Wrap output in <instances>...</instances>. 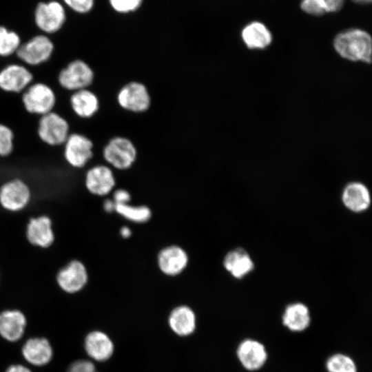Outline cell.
<instances>
[{"label": "cell", "mask_w": 372, "mask_h": 372, "mask_svg": "<svg viewBox=\"0 0 372 372\" xmlns=\"http://www.w3.org/2000/svg\"><path fill=\"white\" fill-rule=\"evenodd\" d=\"M333 45L339 55L345 59L371 62L372 41L364 30L353 29L341 32L335 37Z\"/></svg>", "instance_id": "1"}, {"label": "cell", "mask_w": 372, "mask_h": 372, "mask_svg": "<svg viewBox=\"0 0 372 372\" xmlns=\"http://www.w3.org/2000/svg\"><path fill=\"white\" fill-rule=\"evenodd\" d=\"M137 151L134 143L127 138L116 136L110 139L103 150L105 161L118 169H126L134 163Z\"/></svg>", "instance_id": "2"}, {"label": "cell", "mask_w": 372, "mask_h": 372, "mask_svg": "<svg viewBox=\"0 0 372 372\" xmlns=\"http://www.w3.org/2000/svg\"><path fill=\"white\" fill-rule=\"evenodd\" d=\"M94 72L85 61H72L59 72L58 80L65 90L78 91L87 89L94 80Z\"/></svg>", "instance_id": "3"}, {"label": "cell", "mask_w": 372, "mask_h": 372, "mask_svg": "<svg viewBox=\"0 0 372 372\" xmlns=\"http://www.w3.org/2000/svg\"><path fill=\"white\" fill-rule=\"evenodd\" d=\"M22 103L27 112L43 115L52 112L56 96L48 85L38 83L28 87L22 96Z\"/></svg>", "instance_id": "4"}, {"label": "cell", "mask_w": 372, "mask_h": 372, "mask_svg": "<svg viewBox=\"0 0 372 372\" xmlns=\"http://www.w3.org/2000/svg\"><path fill=\"white\" fill-rule=\"evenodd\" d=\"M37 132L45 143L59 145L64 143L69 136V124L63 117L52 111L41 116Z\"/></svg>", "instance_id": "5"}, {"label": "cell", "mask_w": 372, "mask_h": 372, "mask_svg": "<svg viewBox=\"0 0 372 372\" xmlns=\"http://www.w3.org/2000/svg\"><path fill=\"white\" fill-rule=\"evenodd\" d=\"M118 105L130 112L141 113L147 110L151 98L146 86L137 81L123 85L117 94Z\"/></svg>", "instance_id": "6"}, {"label": "cell", "mask_w": 372, "mask_h": 372, "mask_svg": "<svg viewBox=\"0 0 372 372\" xmlns=\"http://www.w3.org/2000/svg\"><path fill=\"white\" fill-rule=\"evenodd\" d=\"M54 45L44 35H37L20 45L16 53L19 59L30 65H37L48 61L51 56Z\"/></svg>", "instance_id": "7"}, {"label": "cell", "mask_w": 372, "mask_h": 372, "mask_svg": "<svg viewBox=\"0 0 372 372\" xmlns=\"http://www.w3.org/2000/svg\"><path fill=\"white\" fill-rule=\"evenodd\" d=\"M64 143L65 158L74 167H84L93 156V143L83 134H72Z\"/></svg>", "instance_id": "8"}, {"label": "cell", "mask_w": 372, "mask_h": 372, "mask_svg": "<svg viewBox=\"0 0 372 372\" xmlns=\"http://www.w3.org/2000/svg\"><path fill=\"white\" fill-rule=\"evenodd\" d=\"M65 20V10L62 5L56 1L40 3L35 11V22L37 26L48 33L58 31Z\"/></svg>", "instance_id": "9"}, {"label": "cell", "mask_w": 372, "mask_h": 372, "mask_svg": "<svg viewBox=\"0 0 372 372\" xmlns=\"http://www.w3.org/2000/svg\"><path fill=\"white\" fill-rule=\"evenodd\" d=\"M30 192L22 180L15 179L3 184L0 188V203L9 211H17L29 203Z\"/></svg>", "instance_id": "10"}, {"label": "cell", "mask_w": 372, "mask_h": 372, "mask_svg": "<svg viewBox=\"0 0 372 372\" xmlns=\"http://www.w3.org/2000/svg\"><path fill=\"white\" fill-rule=\"evenodd\" d=\"M87 278L85 267L78 260L71 261L59 271L56 276L59 287L70 293L81 290L86 285Z\"/></svg>", "instance_id": "11"}, {"label": "cell", "mask_w": 372, "mask_h": 372, "mask_svg": "<svg viewBox=\"0 0 372 372\" xmlns=\"http://www.w3.org/2000/svg\"><path fill=\"white\" fill-rule=\"evenodd\" d=\"M237 357L243 367L254 371L263 366L267 359L265 346L260 342L247 339L240 342L236 351Z\"/></svg>", "instance_id": "12"}, {"label": "cell", "mask_w": 372, "mask_h": 372, "mask_svg": "<svg viewBox=\"0 0 372 372\" xmlns=\"http://www.w3.org/2000/svg\"><path fill=\"white\" fill-rule=\"evenodd\" d=\"M157 261L162 273L169 276H175L185 270L189 259L183 248L177 245H171L161 250L158 254Z\"/></svg>", "instance_id": "13"}, {"label": "cell", "mask_w": 372, "mask_h": 372, "mask_svg": "<svg viewBox=\"0 0 372 372\" xmlns=\"http://www.w3.org/2000/svg\"><path fill=\"white\" fill-rule=\"evenodd\" d=\"M32 73L24 66L10 64L0 71V88L6 92L19 93L32 81Z\"/></svg>", "instance_id": "14"}, {"label": "cell", "mask_w": 372, "mask_h": 372, "mask_svg": "<svg viewBox=\"0 0 372 372\" xmlns=\"http://www.w3.org/2000/svg\"><path fill=\"white\" fill-rule=\"evenodd\" d=\"M116 184L112 170L106 165H96L90 169L85 176L87 190L96 196H105Z\"/></svg>", "instance_id": "15"}, {"label": "cell", "mask_w": 372, "mask_h": 372, "mask_svg": "<svg viewBox=\"0 0 372 372\" xmlns=\"http://www.w3.org/2000/svg\"><path fill=\"white\" fill-rule=\"evenodd\" d=\"M342 202L351 211H365L371 205V194L367 187L361 182L348 183L342 192Z\"/></svg>", "instance_id": "16"}, {"label": "cell", "mask_w": 372, "mask_h": 372, "mask_svg": "<svg viewBox=\"0 0 372 372\" xmlns=\"http://www.w3.org/2000/svg\"><path fill=\"white\" fill-rule=\"evenodd\" d=\"M21 352L28 362L38 366L47 364L53 356L52 347L45 338H29L24 343Z\"/></svg>", "instance_id": "17"}, {"label": "cell", "mask_w": 372, "mask_h": 372, "mask_svg": "<svg viewBox=\"0 0 372 372\" xmlns=\"http://www.w3.org/2000/svg\"><path fill=\"white\" fill-rule=\"evenodd\" d=\"M26 318L19 310H6L0 313V335L9 342H16L23 336Z\"/></svg>", "instance_id": "18"}, {"label": "cell", "mask_w": 372, "mask_h": 372, "mask_svg": "<svg viewBox=\"0 0 372 372\" xmlns=\"http://www.w3.org/2000/svg\"><path fill=\"white\" fill-rule=\"evenodd\" d=\"M224 268L235 278L242 279L254 269V262L249 254L243 248L229 251L224 257Z\"/></svg>", "instance_id": "19"}, {"label": "cell", "mask_w": 372, "mask_h": 372, "mask_svg": "<svg viewBox=\"0 0 372 372\" xmlns=\"http://www.w3.org/2000/svg\"><path fill=\"white\" fill-rule=\"evenodd\" d=\"M27 238L30 243L41 247H48L54 241L52 222L45 216L31 218L26 230Z\"/></svg>", "instance_id": "20"}, {"label": "cell", "mask_w": 372, "mask_h": 372, "mask_svg": "<svg viewBox=\"0 0 372 372\" xmlns=\"http://www.w3.org/2000/svg\"><path fill=\"white\" fill-rule=\"evenodd\" d=\"M85 349L87 355L96 361H105L113 353L114 345L110 338L99 331L88 333L85 339Z\"/></svg>", "instance_id": "21"}, {"label": "cell", "mask_w": 372, "mask_h": 372, "mask_svg": "<svg viewBox=\"0 0 372 372\" xmlns=\"http://www.w3.org/2000/svg\"><path fill=\"white\" fill-rule=\"evenodd\" d=\"M282 319L284 326L293 332L304 331L311 322L309 310L302 302H294L287 305Z\"/></svg>", "instance_id": "22"}, {"label": "cell", "mask_w": 372, "mask_h": 372, "mask_svg": "<svg viewBox=\"0 0 372 372\" xmlns=\"http://www.w3.org/2000/svg\"><path fill=\"white\" fill-rule=\"evenodd\" d=\"M70 105L74 113L81 118H90L99 108L96 95L87 89L75 91L70 97Z\"/></svg>", "instance_id": "23"}, {"label": "cell", "mask_w": 372, "mask_h": 372, "mask_svg": "<svg viewBox=\"0 0 372 372\" xmlns=\"http://www.w3.org/2000/svg\"><path fill=\"white\" fill-rule=\"evenodd\" d=\"M242 39L249 49H264L271 43L272 36L264 24L256 21L244 28Z\"/></svg>", "instance_id": "24"}, {"label": "cell", "mask_w": 372, "mask_h": 372, "mask_svg": "<svg viewBox=\"0 0 372 372\" xmlns=\"http://www.w3.org/2000/svg\"><path fill=\"white\" fill-rule=\"evenodd\" d=\"M169 324L172 329L179 335L191 334L196 327V316L187 306H179L170 313Z\"/></svg>", "instance_id": "25"}, {"label": "cell", "mask_w": 372, "mask_h": 372, "mask_svg": "<svg viewBox=\"0 0 372 372\" xmlns=\"http://www.w3.org/2000/svg\"><path fill=\"white\" fill-rule=\"evenodd\" d=\"M114 211L125 219L137 223H145L152 216L150 209L145 205H116Z\"/></svg>", "instance_id": "26"}, {"label": "cell", "mask_w": 372, "mask_h": 372, "mask_svg": "<svg viewBox=\"0 0 372 372\" xmlns=\"http://www.w3.org/2000/svg\"><path fill=\"white\" fill-rule=\"evenodd\" d=\"M328 372H357L353 360L342 353H335L330 356L326 362Z\"/></svg>", "instance_id": "27"}, {"label": "cell", "mask_w": 372, "mask_h": 372, "mask_svg": "<svg viewBox=\"0 0 372 372\" xmlns=\"http://www.w3.org/2000/svg\"><path fill=\"white\" fill-rule=\"evenodd\" d=\"M20 45L19 35L0 26V56H8L16 52Z\"/></svg>", "instance_id": "28"}, {"label": "cell", "mask_w": 372, "mask_h": 372, "mask_svg": "<svg viewBox=\"0 0 372 372\" xmlns=\"http://www.w3.org/2000/svg\"><path fill=\"white\" fill-rule=\"evenodd\" d=\"M14 134L8 126L0 124V156H6L13 150Z\"/></svg>", "instance_id": "29"}, {"label": "cell", "mask_w": 372, "mask_h": 372, "mask_svg": "<svg viewBox=\"0 0 372 372\" xmlns=\"http://www.w3.org/2000/svg\"><path fill=\"white\" fill-rule=\"evenodd\" d=\"M112 8L120 13H128L138 9L143 0H109Z\"/></svg>", "instance_id": "30"}, {"label": "cell", "mask_w": 372, "mask_h": 372, "mask_svg": "<svg viewBox=\"0 0 372 372\" xmlns=\"http://www.w3.org/2000/svg\"><path fill=\"white\" fill-rule=\"evenodd\" d=\"M301 8L304 12L314 15L326 12L324 0H302Z\"/></svg>", "instance_id": "31"}, {"label": "cell", "mask_w": 372, "mask_h": 372, "mask_svg": "<svg viewBox=\"0 0 372 372\" xmlns=\"http://www.w3.org/2000/svg\"><path fill=\"white\" fill-rule=\"evenodd\" d=\"M64 1L74 11L85 13L92 8L94 0H64Z\"/></svg>", "instance_id": "32"}, {"label": "cell", "mask_w": 372, "mask_h": 372, "mask_svg": "<svg viewBox=\"0 0 372 372\" xmlns=\"http://www.w3.org/2000/svg\"><path fill=\"white\" fill-rule=\"evenodd\" d=\"M67 372H97L94 364L85 360L73 362L68 367Z\"/></svg>", "instance_id": "33"}, {"label": "cell", "mask_w": 372, "mask_h": 372, "mask_svg": "<svg viewBox=\"0 0 372 372\" xmlns=\"http://www.w3.org/2000/svg\"><path fill=\"white\" fill-rule=\"evenodd\" d=\"M130 198V194L127 190L120 189L114 192L112 200L116 205H121L129 203Z\"/></svg>", "instance_id": "34"}, {"label": "cell", "mask_w": 372, "mask_h": 372, "mask_svg": "<svg viewBox=\"0 0 372 372\" xmlns=\"http://www.w3.org/2000/svg\"><path fill=\"white\" fill-rule=\"evenodd\" d=\"M344 3V0H324L327 12H336L339 10Z\"/></svg>", "instance_id": "35"}, {"label": "cell", "mask_w": 372, "mask_h": 372, "mask_svg": "<svg viewBox=\"0 0 372 372\" xmlns=\"http://www.w3.org/2000/svg\"><path fill=\"white\" fill-rule=\"evenodd\" d=\"M6 372H32L28 368L21 364H12L8 367Z\"/></svg>", "instance_id": "36"}, {"label": "cell", "mask_w": 372, "mask_h": 372, "mask_svg": "<svg viewBox=\"0 0 372 372\" xmlns=\"http://www.w3.org/2000/svg\"><path fill=\"white\" fill-rule=\"evenodd\" d=\"M116 204L113 200L107 199L103 203V208L106 212H112L115 209Z\"/></svg>", "instance_id": "37"}, {"label": "cell", "mask_w": 372, "mask_h": 372, "mask_svg": "<svg viewBox=\"0 0 372 372\" xmlns=\"http://www.w3.org/2000/svg\"><path fill=\"white\" fill-rule=\"evenodd\" d=\"M120 234L123 238H127L130 236L132 232L129 227H123L121 228Z\"/></svg>", "instance_id": "38"}, {"label": "cell", "mask_w": 372, "mask_h": 372, "mask_svg": "<svg viewBox=\"0 0 372 372\" xmlns=\"http://www.w3.org/2000/svg\"><path fill=\"white\" fill-rule=\"evenodd\" d=\"M353 1L358 3H370L371 0H353Z\"/></svg>", "instance_id": "39"}]
</instances>
